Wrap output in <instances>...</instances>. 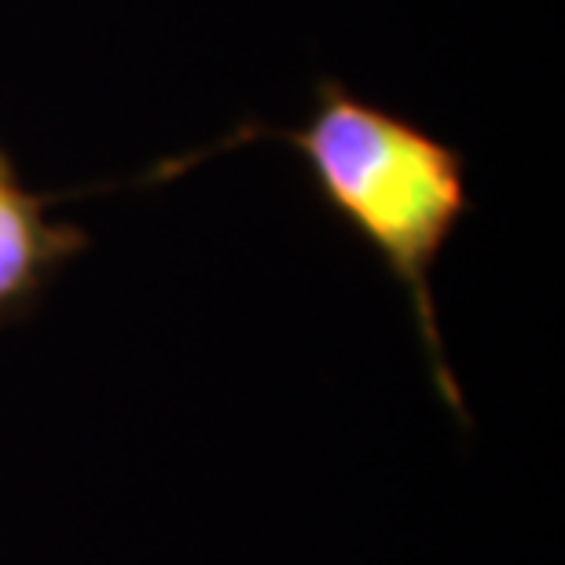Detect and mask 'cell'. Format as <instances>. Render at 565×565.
<instances>
[{"label": "cell", "instance_id": "obj_1", "mask_svg": "<svg viewBox=\"0 0 565 565\" xmlns=\"http://www.w3.org/2000/svg\"><path fill=\"white\" fill-rule=\"evenodd\" d=\"M282 140L312 173L327 206L382 257L408 294L434 386L451 412L467 415L434 301V265L470 210L467 162L415 121L367 104L338 82L316 88L312 115L305 126L282 132Z\"/></svg>", "mask_w": 565, "mask_h": 565}, {"label": "cell", "instance_id": "obj_2", "mask_svg": "<svg viewBox=\"0 0 565 565\" xmlns=\"http://www.w3.org/2000/svg\"><path fill=\"white\" fill-rule=\"evenodd\" d=\"M82 250L85 232L55 221L49 199L22 184L11 154L0 147V327L19 320Z\"/></svg>", "mask_w": 565, "mask_h": 565}]
</instances>
